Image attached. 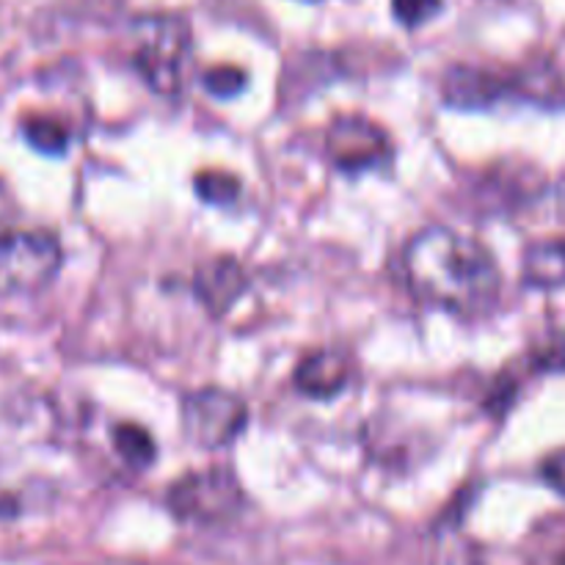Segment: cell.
Here are the masks:
<instances>
[{"instance_id": "cell-1", "label": "cell", "mask_w": 565, "mask_h": 565, "mask_svg": "<svg viewBox=\"0 0 565 565\" xmlns=\"http://www.w3.org/2000/svg\"><path fill=\"white\" fill-rule=\"evenodd\" d=\"M403 268L414 296L461 318L489 312L502 290L494 254L450 226L417 232L403 252Z\"/></svg>"}, {"instance_id": "cell-2", "label": "cell", "mask_w": 565, "mask_h": 565, "mask_svg": "<svg viewBox=\"0 0 565 565\" xmlns=\"http://www.w3.org/2000/svg\"><path fill=\"white\" fill-rule=\"evenodd\" d=\"M132 36V64L149 88L166 97L180 94L191 55V25L180 14H147L136 20Z\"/></svg>"}, {"instance_id": "cell-3", "label": "cell", "mask_w": 565, "mask_h": 565, "mask_svg": "<svg viewBox=\"0 0 565 565\" xmlns=\"http://www.w3.org/2000/svg\"><path fill=\"white\" fill-rule=\"evenodd\" d=\"M64 252L53 232L0 224V296H25L55 279Z\"/></svg>"}, {"instance_id": "cell-4", "label": "cell", "mask_w": 565, "mask_h": 565, "mask_svg": "<svg viewBox=\"0 0 565 565\" xmlns=\"http://www.w3.org/2000/svg\"><path fill=\"white\" fill-rule=\"evenodd\" d=\"M169 511L180 522L224 524L241 513L246 494L226 467H207L188 472L166 494Z\"/></svg>"}, {"instance_id": "cell-5", "label": "cell", "mask_w": 565, "mask_h": 565, "mask_svg": "<svg viewBox=\"0 0 565 565\" xmlns=\"http://www.w3.org/2000/svg\"><path fill=\"white\" fill-rule=\"evenodd\" d=\"M248 423L246 403L226 390L191 392L182 401V428L185 436L202 450H224L237 436L243 434Z\"/></svg>"}, {"instance_id": "cell-6", "label": "cell", "mask_w": 565, "mask_h": 565, "mask_svg": "<svg viewBox=\"0 0 565 565\" xmlns=\"http://www.w3.org/2000/svg\"><path fill=\"white\" fill-rule=\"evenodd\" d=\"M326 149H329L331 163L351 174L375 169V166L386 163L392 154L390 136L364 116H340L331 125Z\"/></svg>"}, {"instance_id": "cell-7", "label": "cell", "mask_w": 565, "mask_h": 565, "mask_svg": "<svg viewBox=\"0 0 565 565\" xmlns=\"http://www.w3.org/2000/svg\"><path fill=\"white\" fill-rule=\"evenodd\" d=\"M511 92H522L519 77H505L500 72L483 70V66L458 64L447 70L445 81H441L445 103L463 110L489 108V105H494L497 99H502Z\"/></svg>"}, {"instance_id": "cell-8", "label": "cell", "mask_w": 565, "mask_h": 565, "mask_svg": "<svg viewBox=\"0 0 565 565\" xmlns=\"http://www.w3.org/2000/svg\"><path fill=\"white\" fill-rule=\"evenodd\" d=\"M246 270L232 257L207 259L193 274V296L213 318H224L235 307L237 298L246 292Z\"/></svg>"}, {"instance_id": "cell-9", "label": "cell", "mask_w": 565, "mask_h": 565, "mask_svg": "<svg viewBox=\"0 0 565 565\" xmlns=\"http://www.w3.org/2000/svg\"><path fill=\"white\" fill-rule=\"evenodd\" d=\"M292 384L301 395L326 401L334 397L351 384V359L340 351H315L301 359L296 367Z\"/></svg>"}, {"instance_id": "cell-10", "label": "cell", "mask_w": 565, "mask_h": 565, "mask_svg": "<svg viewBox=\"0 0 565 565\" xmlns=\"http://www.w3.org/2000/svg\"><path fill=\"white\" fill-rule=\"evenodd\" d=\"M524 281L533 287L565 285V241L535 243L524 254Z\"/></svg>"}, {"instance_id": "cell-11", "label": "cell", "mask_w": 565, "mask_h": 565, "mask_svg": "<svg viewBox=\"0 0 565 565\" xmlns=\"http://www.w3.org/2000/svg\"><path fill=\"white\" fill-rule=\"evenodd\" d=\"M114 447L121 456V461L132 469H147L152 467L158 458V445L152 436L136 423H121L114 428Z\"/></svg>"}, {"instance_id": "cell-12", "label": "cell", "mask_w": 565, "mask_h": 565, "mask_svg": "<svg viewBox=\"0 0 565 565\" xmlns=\"http://www.w3.org/2000/svg\"><path fill=\"white\" fill-rule=\"evenodd\" d=\"M22 132H25V141L44 154H61L70 147V130L58 119H53V116H25L22 119Z\"/></svg>"}, {"instance_id": "cell-13", "label": "cell", "mask_w": 565, "mask_h": 565, "mask_svg": "<svg viewBox=\"0 0 565 565\" xmlns=\"http://www.w3.org/2000/svg\"><path fill=\"white\" fill-rule=\"evenodd\" d=\"M193 188H196V193L202 202L226 207V204L237 202L243 185L237 177L226 174V171H202V174L193 180Z\"/></svg>"}, {"instance_id": "cell-14", "label": "cell", "mask_w": 565, "mask_h": 565, "mask_svg": "<svg viewBox=\"0 0 565 565\" xmlns=\"http://www.w3.org/2000/svg\"><path fill=\"white\" fill-rule=\"evenodd\" d=\"M202 86L207 88L213 97H221V99H230L235 97V94L243 92V86H246V72L237 70V66H213V70H207L202 75Z\"/></svg>"}, {"instance_id": "cell-15", "label": "cell", "mask_w": 565, "mask_h": 565, "mask_svg": "<svg viewBox=\"0 0 565 565\" xmlns=\"http://www.w3.org/2000/svg\"><path fill=\"white\" fill-rule=\"evenodd\" d=\"M441 6H445V0H392V11H395L397 22H403L406 28L425 25V22L439 14Z\"/></svg>"}, {"instance_id": "cell-16", "label": "cell", "mask_w": 565, "mask_h": 565, "mask_svg": "<svg viewBox=\"0 0 565 565\" xmlns=\"http://www.w3.org/2000/svg\"><path fill=\"white\" fill-rule=\"evenodd\" d=\"M434 565H480L478 546L467 539H445L436 550Z\"/></svg>"}, {"instance_id": "cell-17", "label": "cell", "mask_w": 565, "mask_h": 565, "mask_svg": "<svg viewBox=\"0 0 565 565\" xmlns=\"http://www.w3.org/2000/svg\"><path fill=\"white\" fill-rule=\"evenodd\" d=\"M541 475H544V480L557 491V494L565 497V447L544 458V463H541Z\"/></svg>"}, {"instance_id": "cell-18", "label": "cell", "mask_w": 565, "mask_h": 565, "mask_svg": "<svg viewBox=\"0 0 565 565\" xmlns=\"http://www.w3.org/2000/svg\"><path fill=\"white\" fill-rule=\"evenodd\" d=\"M535 565H565V552H561V555L546 557V561H541V563H535Z\"/></svg>"}, {"instance_id": "cell-19", "label": "cell", "mask_w": 565, "mask_h": 565, "mask_svg": "<svg viewBox=\"0 0 565 565\" xmlns=\"http://www.w3.org/2000/svg\"><path fill=\"white\" fill-rule=\"evenodd\" d=\"M307 3H315V0H307Z\"/></svg>"}]
</instances>
